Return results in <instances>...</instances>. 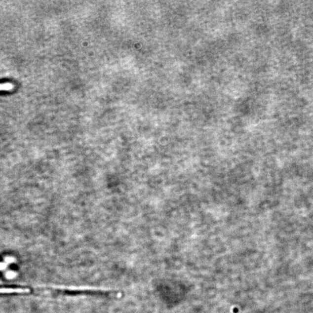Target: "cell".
Masks as SVG:
<instances>
[{
  "label": "cell",
  "mask_w": 313,
  "mask_h": 313,
  "mask_svg": "<svg viewBox=\"0 0 313 313\" xmlns=\"http://www.w3.org/2000/svg\"><path fill=\"white\" fill-rule=\"evenodd\" d=\"M15 273H8L7 275H6V276H7L8 278H11L14 277L15 276Z\"/></svg>",
  "instance_id": "cell-4"
},
{
  "label": "cell",
  "mask_w": 313,
  "mask_h": 313,
  "mask_svg": "<svg viewBox=\"0 0 313 313\" xmlns=\"http://www.w3.org/2000/svg\"><path fill=\"white\" fill-rule=\"evenodd\" d=\"M6 265L5 264H3V263H0V271H2L6 268Z\"/></svg>",
  "instance_id": "cell-3"
},
{
  "label": "cell",
  "mask_w": 313,
  "mask_h": 313,
  "mask_svg": "<svg viewBox=\"0 0 313 313\" xmlns=\"http://www.w3.org/2000/svg\"><path fill=\"white\" fill-rule=\"evenodd\" d=\"M28 289L0 288V294H12V293H26Z\"/></svg>",
  "instance_id": "cell-1"
},
{
  "label": "cell",
  "mask_w": 313,
  "mask_h": 313,
  "mask_svg": "<svg viewBox=\"0 0 313 313\" xmlns=\"http://www.w3.org/2000/svg\"><path fill=\"white\" fill-rule=\"evenodd\" d=\"M15 88V85L11 82L0 83V91H12Z\"/></svg>",
  "instance_id": "cell-2"
}]
</instances>
